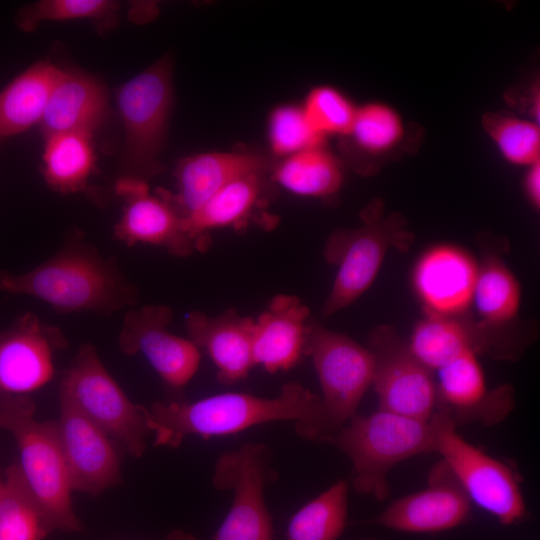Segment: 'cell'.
Segmentation results:
<instances>
[{"label":"cell","instance_id":"6da1fadb","mask_svg":"<svg viewBox=\"0 0 540 540\" xmlns=\"http://www.w3.org/2000/svg\"><path fill=\"white\" fill-rule=\"evenodd\" d=\"M321 413L319 396L289 382L271 398L227 392L192 402L156 401L147 408L146 416L153 445L177 448L190 435L207 440L276 421H293L301 437L317 440Z\"/></svg>","mask_w":540,"mask_h":540},{"label":"cell","instance_id":"7a4b0ae2","mask_svg":"<svg viewBox=\"0 0 540 540\" xmlns=\"http://www.w3.org/2000/svg\"><path fill=\"white\" fill-rule=\"evenodd\" d=\"M0 292L34 297L61 314L104 316L138 301V290L115 257L103 256L82 234L71 233L59 250L24 273L0 271Z\"/></svg>","mask_w":540,"mask_h":540},{"label":"cell","instance_id":"3957f363","mask_svg":"<svg viewBox=\"0 0 540 540\" xmlns=\"http://www.w3.org/2000/svg\"><path fill=\"white\" fill-rule=\"evenodd\" d=\"M0 427L15 438L17 463L51 530L82 531L55 421L37 420L29 395L0 393Z\"/></svg>","mask_w":540,"mask_h":540},{"label":"cell","instance_id":"277c9868","mask_svg":"<svg viewBox=\"0 0 540 540\" xmlns=\"http://www.w3.org/2000/svg\"><path fill=\"white\" fill-rule=\"evenodd\" d=\"M324 442L333 444L351 461L352 487L378 501L389 495L387 475L396 464L421 453L435 452V428L422 421L378 409L352 417Z\"/></svg>","mask_w":540,"mask_h":540},{"label":"cell","instance_id":"5b68a950","mask_svg":"<svg viewBox=\"0 0 540 540\" xmlns=\"http://www.w3.org/2000/svg\"><path fill=\"white\" fill-rule=\"evenodd\" d=\"M362 224L335 230L327 239L324 257L337 266L331 290L321 307L326 319L354 303L372 285L391 249L406 252L414 235L398 212L385 215L376 199L361 212Z\"/></svg>","mask_w":540,"mask_h":540},{"label":"cell","instance_id":"8992f818","mask_svg":"<svg viewBox=\"0 0 540 540\" xmlns=\"http://www.w3.org/2000/svg\"><path fill=\"white\" fill-rule=\"evenodd\" d=\"M173 103L172 60L165 55L117 90L124 128L121 177L148 182L162 173L159 156Z\"/></svg>","mask_w":540,"mask_h":540},{"label":"cell","instance_id":"52a82bcc","mask_svg":"<svg viewBox=\"0 0 540 540\" xmlns=\"http://www.w3.org/2000/svg\"><path fill=\"white\" fill-rule=\"evenodd\" d=\"M59 395L135 458L143 455L150 434L147 408L132 402L99 358L83 344L64 372Z\"/></svg>","mask_w":540,"mask_h":540},{"label":"cell","instance_id":"ba28073f","mask_svg":"<svg viewBox=\"0 0 540 540\" xmlns=\"http://www.w3.org/2000/svg\"><path fill=\"white\" fill-rule=\"evenodd\" d=\"M305 355L312 358L322 391L317 440L324 442L357 414L373 382V357L367 347L323 327L312 317L308 323Z\"/></svg>","mask_w":540,"mask_h":540},{"label":"cell","instance_id":"9c48e42d","mask_svg":"<svg viewBox=\"0 0 540 540\" xmlns=\"http://www.w3.org/2000/svg\"><path fill=\"white\" fill-rule=\"evenodd\" d=\"M430 420L435 428V452L442 456L471 502L503 525L523 520L527 508L514 470L468 443L442 413L435 411Z\"/></svg>","mask_w":540,"mask_h":540},{"label":"cell","instance_id":"30bf717a","mask_svg":"<svg viewBox=\"0 0 540 540\" xmlns=\"http://www.w3.org/2000/svg\"><path fill=\"white\" fill-rule=\"evenodd\" d=\"M274 479L272 452L247 443L221 454L214 465V488L232 491L227 515L210 540H274L265 488Z\"/></svg>","mask_w":540,"mask_h":540},{"label":"cell","instance_id":"8fae6325","mask_svg":"<svg viewBox=\"0 0 540 540\" xmlns=\"http://www.w3.org/2000/svg\"><path fill=\"white\" fill-rule=\"evenodd\" d=\"M367 348L373 357L378 409L429 421L436 409V381L408 342L393 326L379 325L370 331Z\"/></svg>","mask_w":540,"mask_h":540},{"label":"cell","instance_id":"7c38bea8","mask_svg":"<svg viewBox=\"0 0 540 540\" xmlns=\"http://www.w3.org/2000/svg\"><path fill=\"white\" fill-rule=\"evenodd\" d=\"M172 319L166 305L132 307L125 313L118 345L124 354H142L166 387L180 394L199 369L201 351L168 329Z\"/></svg>","mask_w":540,"mask_h":540},{"label":"cell","instance_id":"4fadbf2b","mask_svg":"<svg viewBox=\"0 0 540 540\" xmlns=\"http://www.w3.org/2000/svg\"><path fill=\"white\" fill-rule=\"evenodd\" d=\"M67 346L61 330L31 312L0 331V392L29 395L54 377L55 353Z\"/></svg>","mask_w":540,"mask_h":540},{"label":"cell","instance_id":"5bb4252c","mask_svg":"<svg viewBox=\"0 0 540 540\" xmlns=\"http://www.w3.org/2000/svg\"><path fill=\"white\" fill-rule=\"evenodd\" d=\"M115 189L125 204L114 227L118 241L161 247L179 257L199 251L185 218L160 190L151 194L147 182L129 177H121Z\"/></svg>","mask_w":540,"mask_h":540},{"label":"cell","instance_id":"9a60e30c","mask_svg":"<svg viewBox=\"0 0 540 540\" xmlns=\"http://www.w3.org/2000/svg\"><path fill=\"white\" fill-rule=\"evenodd\" d=\"M59 417L55 420L73 491L100 495L121 481L114 441L59 395Z\"/></svg>","mask_w":540,"mask_h":540},{"label":"cell","instance_id":"2e32d148","mask_svg":"<svg viewBox=\"0 0 540 540\" xmlns=\"http://www.w3.org/2000/svg\"><path fill=\"white\" fill-rule=\"evenodd\" d=\"M436 381V409L458 424L494 425L514 407L510 385L488 389L477 355L468 350L440 368Z\"/></svg>","mask_w":540,"mask_h":540},{"label":"cell","instance_id":"e0dca14e","mask_svg":"<svg viewBox=\"0 0 540 540\" xmlns=\"http://www.w3.org/2000/svg\"><path fill=\"white\" fill-rule=\"evenodd\" d=\"M427 479L424 489L397 499L373 522L410 533L445 531L464 523L472 502L442 459Z\"/></svg>","mask_w":540,"mask_h":540},{"label":"cell","instance_id":"ac0fdd59","mask_svg":"<svg viewBox=\"0 0 540 540\" xmlns=\"http://www.w3.org/2000/svg\"><path fill=\"white\" fill-rule=\"evenodd\" d=\"M478 264L465 250L448 244L427 250L413 271V286L424 312L462 316L473 302Z\"/></svg>","mask_w":540,"mask_h":540},{"label":"cell","instance_id":"d6986e66","mask_svg":"<svg viewBox=\"0 0 540 540\" xmlns=\"http://www.w3.org/2000/svg\"><path fill=\"white\" fill-rule=\"evenodd\" d=\"M310 309L295 295L277 294L254 319L252 357L269 373L288 371L305 355Z\"/></svg>","mask_w":540,"mask_h":540},{"label":"cell","instance_id":"ffe728a7","mask_svg":"<svg viewBox=\"0 0 540 540\" xmlns=\"http://www.w3.org/2000/svg\"><path fill=\"white\" fill-rule=\"evenodd\" d=\"M254 318L235 309L210 316L202 311L185 318L188 338L205 351L217 369V380L232 385L245 379L255 366L252 357Z\"/></svg>","mask_w":540,"mask_h":540},{"label":"cell","instance_id":"44dd1931","mask_svg":"<svg viewBox=\"0 0 540 540\" xmlns=\"http://www.w3.org/2000/svg\"><path fill=\"white\" fill-rule=\"evenodd\" d=\"M255 171H269L264 157L245 152H205L178 163L176 191L160 190L179 213L187 218L234 179Z\"/></svg>","mask_w":540,"mask_h":540},{"label":"cell","instance_id":"7402d4cb","mask_svg":"<svg viewBox=\"0 0 540 540\" xmlns=\"http://www.w3.org/2000/svg\"><path fill=\"white\" fill-rule=\"evenodd\" d=\"M479 322L498 342L504 360L519 358L529 341L509 330L521 305V286L495 251H484L478 265L473 302Z\"/></svg>","mask_w":540,"mask_h":540},{"label":"cell","instance_id":"603a6c76","mask_svg":"<svg viewBox=\"0 0 540 540\" xmlns=\"http://www.w3.org/2000/svg\"><path fill=\"white\" fill-rule=\"evenodd\" d=\"M356 156L354 170L365 176L377 173L397 156L416 147L418 132L412 130L400 112L383 101L357 106L352 127L346 137Z\"/></svg>","mask_w":540,"mask_h":540},{"label":"cell","instance_id":"cb8c5ba5","mask_svg":"<svg viewBox=\"0 0 540 540\" xmlns=\"http://www.w3.org/2000/svg\"><path fill=\"white\" fill-rule=\"evenodd\" d=\"M107 114L108 95L104 85L90 75L62 69L39 126L45 138L68 132L92 135Z\"/></svg>","mask_w":540,"mask_h":540},{"label":"cell","instance_id":"d4e9b609","mask_svg":"<svg viewBox=\"0 0 540 540\" xmlns=\"http://www.w3.org/2000/svg\"><path fill=\"white\" fill-rule=\"evenodd\" d=\"M268 171L240 176L214 194L200 209L185 218L188 232L199 251L210 245V231L221 228H244L270 196Z\"/></svg>","mask_w":540,"mask_h":540},{"label":"cell","instance_id":"484cf974","mask_svg":"<svg viewBox=\"0 0 540 540\" xmlns=\"http://www.w3.org/2000/svg\"><path fill=\"white\" fill-rule=\"evenodd\" d=\"M424 314L407 342L412 354L428 369L439 370L468 350L481 354L484 336L479 321L463 315Z\"/></svg>","mask_w":540,"mask_h":540},{"label":"cell","instance_id":"4316f807","mask_svg":"<svg viewBox=\"0 0 540 540\" xmlns=\"http://www.w3.org/2000/svg\"><path fill=\"white\" fill-rule=\"evenodd\" d=\"M61 71L51 62L41 60L17 75L0 91V140L40 123Z\"/></svg>","mask_w":540,"mask_h":540},{"label":"cell","instance_id":"83f0119b","mask_svg":"<svg viewBox=\"0 0 540 540\" xmlns=\"http://www.w3.org/2000/svg\"><path fill=\"white\" fill-rule=\"evenodd\" d=\"M271 180L298 196L329 198L342 188L344 170L338 157L319 146L283 158Z\"/></svg>","mask_w":540,"mask_h":540},{"label":"cell","instance_id":"f1b7e54d","mask_svg":"<svg viewBox=\"0 0 540 540\" xmlns=\"http://www.w3.org/2000/svg\"><path fill=\"white\" fill-rule=\"evenodd\" d=\"M45 140L42 173L46 184L62 194L83 191L95 169L92 135L68 132Z\"/></svg>","mask_w":540,"mask_h":540},{"label":"cell","instance_id":"f546056e","mask_svg":"<svg viewBox=\"0 0 540 540\" xmlns=\"http://www.w3.org/2000/svg\"><path fill=\"white\" fill-rule=\"evenodd\" d=\"M1 481L0 540H44L52 530L17 462Z\"/></svg>","mask_w":540,"mask_h":540},{"label":"cell","instance_id":"4dcf8cb0","mask_svg":"<svg viewBox=\"0 0 540 540\" xmlns=\"http://www.w3.org/2000/svg\"><path fill=\"white\" fill-rule=\"evenodd\" d=\"M348 481L339 480L290 518L286 540H337L347 522Z\"/></svg>","mask_w":540,"mask_h":540},{"label":"cell","instance_id":"1f68e13d","mask_svg":"<svg viewBox=\"0 0 540 540\" xmlns=\"http://www.w3.org/2000/svg\"><path fill=\"white\" fill-rule=\"evenodd\" d=\"M481 127L501 157L528 168L540 162V124L509 111H488Z\"/></svg>","mask_w":540,"mask_h":540},{"label":"cell","instance_id":"d6a6232c","mask_svg":"<svg viewBox=\"0 0 540 540\" xmlns=\"http://www.w3.org/2000/svg\"><path fill=\"white\" fill-rule=\"evenodd\" d=\"M119 3L110 0H40L23 7L17 14V26L26 32L44 21L89 19L100 29L116 24Z\"/></svg>","mask_w":540,"mask_h":540},{"label":"cell","instance_id":"836d02e7","mask_svg":"<svg viewBox=\"0 0 540 540\" xmlns=\"http://www.w3.org/2000/svg\"><path fill=\"white\" fill-rule=\"evenodd\" d=\"M301 107L312 128L325 139L332 135L346 137L357 110L343 92L330 85L314 87Z\"/></svg>","mask_w":540,"mask_h":540},{"label":"cell","instance_id":"e575fe53","mask_svg":"<svg viewBox=\"0 0 540 540\" xmlns=\"http://www.w3.org/2000/svg\"><path fill=\"white\" fill-rule=\"evenodd\" d=\"M268 140L273 153L283 158L324 146L325 138L310 125L301 106L282 105L272 110L268 120Z\"/></svg>","mask_w":540,"mask_h":540},{"label":"cell","instance_id":"d590c367","mask_svg":"<svg viewBox=\"0 0 540 540\" xmlns=\"http://www.w3.org/2000/svg\"><path fill=\"white\" fill-rule=\"evenodd\" d=\"M506 101L517 108L521 116L540 124V90L539 82L534 80L529 87L513 88L505 93Z\"/></svg>","mask_w":540,"mask_h":540},{"label":"cell","instance_id":"8d00e7d4","mask_svg":"<svg viewBox=\"0 0 540 540\" xmlns=\"http://www.w3.org/2000/svg\"><path fill=\"white\" fill-rule=\"evenodd\" d=\"M524 176V191L530 204L536 209L540 206V162L528 168Z\"/></svg>","mask_w":540,"mask_h":540},{"label":"cell","instance_id":"74e56055","mask_svg":"<svg viewBox=\"0 0 540 540\" xmlns=\"http://www.w3.org/2000/svg\"><path fill=\"white\" fill-rule=\"evenodd\" d=\"M167 540H198V539L190 533L184 532L182 530H175L167 537Z\"/></svg>","mask_w":540,"mask_h":540},{"label":"cell","instance_id":"f35d334b","mask_svg":"<svg viewBox=\"0 0 540 540\" xmlns=\"http://www.w3.org/2000/svg\"><path fill=\"white\" fill-rule=\"evenodd\" d=\"M1 484H2V481L0 480V489H1Z\"/></svg>","mask_w":540,"mask_h":540},{"label":"cell","instance_id":"ab89813d","mask_svg":"<svg viewBox=\"0 0 540 540\" xmlns=\"http://www.w3.org/2000/svg\"><path fill=\"white\" fill-rule=\"evenodd\" d=\"M1 393V392H0Z\"/></svg>","mask_w":540,"mask_h":540}]
</instances>
